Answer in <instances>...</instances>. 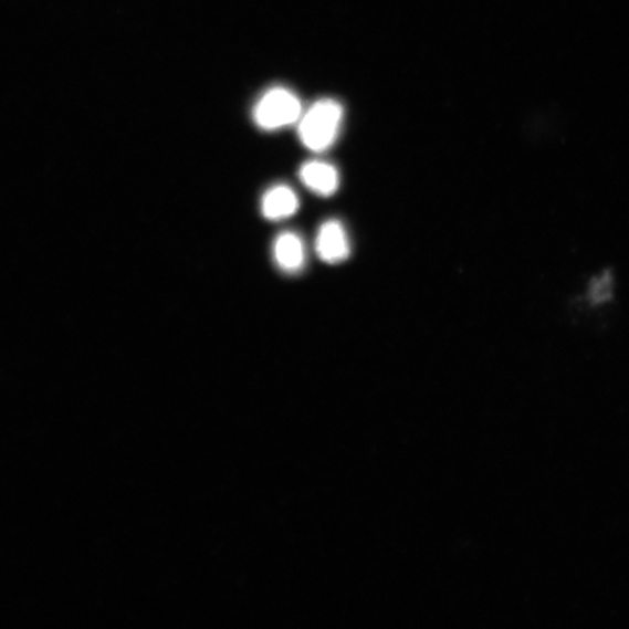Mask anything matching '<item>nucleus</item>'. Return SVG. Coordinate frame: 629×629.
<instances>
[{
  "label": "nucleus",
  "instance_id": "f257e3e1",
  "mask_svg": "<svg viewBox=\"0 0 629 629\" xmlns=\"http://www.w3.org/2000/svg\"><path fill=\"white\" fill-rule=\"evenodd\" d=\"M343 119V107L333 99L316 102L303 116L298 136L303 145L313 151H324L334 145Z\"/></svg>",
  "mask_w": 629,
  "mask_h": 629
},
{
  "label": "nucleus",
  "instance_id": "f03ea898",
  "mask_svg": "<svg viewBox=\"0 0 629 629\" xmlns=\"http://www.w3.org/2000/svg\"><path fill=\"white\" fill-rule=\"evenodd\" d=\"M301 113L302 105L295 94L284 88H274L256 103L253 118L260 128L275 132L296 123Z\"/></svg>",
  "mask_w": 629,
  "mask_h": 629
},
{
  "label": "nucleus",
  "instance_id": "7ed1b4c3",
  "mask_svg": "<svg viewBox=\"0 0 629 629\" xmlns=\"http://www.w3.org/2000/svg\"><path fill=\"white\" fill-rule=\"evenodd\" d=\"M316 252L322 262L331 265L340 264L350 256L349 237L340 222L332 220L319 228Z\"/></svg>",
  "mask_w": 629,
  "mask_h": 629
},
{
  "label": "nucleus",
  "instance_id": "20e7f679",
  "mask_svg": "<svg viewBox=\"0 0 629 629\" xmlns=\"http://www.w3.org/2000/svg\"><path fill=\"white\" fill-rule=\"evenodd\" d=\"M273 254L276 265L285 273L295 274L305 268V245L300 235L294 232H282L276 237Z\"/></svg>",
  "mask_w": 629,
  "mask_h": 629
},
{
  "label": "nucleus",
  "instance_id": "39448f33",
  "mask_svg": "<svg viewBox=\"0 0 629 629\" xmlns=\"http://www.w3.org/2000/svg\"><path fill=\"white\" fill-rule=\"evenodd\" d=\"M300 179L322 198H329L339 187L338 170L327 163L310 161L300 168Z\"/></svg>",
  "mask_w": 629,
  "mask_h": 629
},
{
  "label": "nucleus",
  "instance_id": "423d86ee",
  "mask_svg": "<svg viewBox=\"0 0 629 629\" xmlns=\"http://www.w3.org/2000/svg\"><path fill=\"white\" fill-rule=\"evenodd\" d=\"M298 207L297 195L286 185H279L268 190L262 202L263 214L270 221L290 219L297 212Z\"/></svg>",
  "mask_w": 629,
  "mask_h": 629
}]
</instances>
